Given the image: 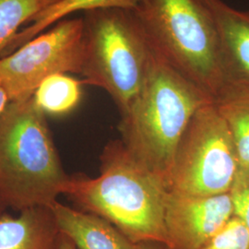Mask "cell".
<instances>
[{"label":"cell","mask_w":249,"mask_h":249,"mask_svg":"<svg viewBox=\"0 0 249 249\" xmlns=\"http://www.w3.org/2000/svg\"><path fill=\"white\" fill-rule=\"evenodd\" d=\"M100 159L98 177H70L64 195L81 211L112 223L135 244L170 247L164 222L167 185L136 160L121 140L108 143Z\"/></svg>","instance_id":"6da1fadb"},{"label":"cell","mask_w":249,"mask_h":249,"mask_svg":"<svg viewBox=\"0 0 249 249\" xmlns=\"http://www.w3.org/2000/svg\"><path fill=\"white\" fill-rule=\"evenodd\" d=\"M211 102L153 49L142 88L121 116V141L136 160L168 187L178 142L197 109Z\"/></svg>","instance_id":"7a4b0ae2"},{"label":"cell","mask_w":249,"mask_h":249,"mask_svg":"<svg viewBox=\"0 0 249 249\" xmlns=\"http://www.w3.org/2000/svg\"><path fill=\"white\" fill-rule=\"evenodd\" d=\"M69 179L45 113L33 97L10 102L0 115V205L18 213L51 207Z\"/></svg>","instance_id":"3957f363"},{"label":"cell","mask_w":249,"mask_h":249,"mask_svg":"<svg viewBox=\"0 0 249 249\" xmlns=\"http://www.w3.org/2000/svg\"><path fill=\"white\" fill-rule=\"evenodd\" d=\"M153 49L215 102L224 87L220 41L202 0H142L133 10Z\"/></svg>","instance_id":"277c9868"},{"label":"cell","mask_w":249,"mask_h":249,"mask_svg":"<svg viewBox=\"0 0 249 249\" xmlns=\"http://www.w3.org/2000/svg\"><path fill=\"white\" fill-rule=\"evenodd\" d=\"M83 83L102 88L124 115L142 88L153 48L133 10L84 13Z\"/></svg>","instance_id":"5b68a950"},{"label":"cell","mask_w":249,"mask_h":249,"mask_svg":"<svg viewBox=\"0 0 249 249\" xmlns=\"http://www.w3.org/2000/svg\"><path fill=\"white\" fill-rule=\"evenodd\" d=\"M238 168L231 130L211 102L197 109L178 142L168 188L196 196L226 194Z\"/></svg>","instance_id":"8992f818"},{"label":"cell","mask_w":249,"mask_h":249,"mask_svg":"<svg viewBox=\"0 0 249 249\" xmlns=\"http://www.w3.org/2000/svg\"><path fill=\"white\" fill-rule=\"evenodd\" d=\"M83 48V18H65L0 57V80L10 102L32 98L38 86L54 74H80Z\"/></svg>","instance_id":"52a82bcc"},{"label":"cell","mask_w":249,"mask_h":249,"mask_svg":"<svg viewBox=\"0 0 249 249\" xmlns=\"http://www.w3.org/2000/svg\"><path fill=\"white\" fill-rule=\"evenodd\" d=\"M233 217L229 193L196 196L168 189L164 222L171 249H198Z\"/></svg>","instance_id":"ba28073f"},{"label":"cell","mask_w":249,"mask_h":249,"mask_svg":"<svg viewBox=\"0 0 249 249\" xmlns=\"http://www.w3.org/2000/svg\"><path fill=\"white\" fill-rule=\"evenodd\" d=\"M204 2L213 13L220 41L224 87L218 99L249 94V10L234 9L223 0Z\"/></svg>","instance_id":"9c48e42d"},{"label":"cell","mask_w":249,"mask_h":249,"mask_svg":"<svg viewBox=\"0 0 249 249\" xmlns=\"http://www.w3.org/2000/svg\"><path fill=\"white\" fill-rule=\"evenodd\" d=\"M58 231L77 249H136L116 226L95 214L76 210L58 201L50 207Z\"/></svg>","instance_id":"30bf717a"},{"label":"cell","mask_w":249,"mask_h":249,"mask_svg":"<svg viewBox=\"0 0 249 249\" xmlns=\"http://www.w3.org/2000/svg\"><path fill=\"white\" fill-rule=\"evenodd\" d=\"M58 233L50 207L0 216V249H54Z\"/></svg>","instance_id":"8fae6325"},{"label":"cell","mask_w":249,"mask_h":249,"mask_svg":"<svg viewBox=\"0 0 249 249\" xmlns=\"http://www.w3.org/2000/svg\"><path fill=\"white\" fill-rule=\"evenodd\" d=\"M142 0H61L47 6L37 13L31 24L19 31L12 39L0 57L13 53L20 46L44 33L48 27L65 19L69 15L82 11L83 13L103 9H124L134 10Z\"/></svg>","instance_id":"7c38bea8"},{"label":"cell","mask_w":249,"mask_h":249,"mask_svg":"<svg viewBox=\"0 0 249 249\" xmlns=\"http://www.w3.org/2000/svg\"><path fill=\"white\" fill-rule=\"evenodd\" d=\"M82 83L68 74H54L38 86L33 98L45 115H67L80 104Z\"/></svg>","instance_id":"4fadbf2b"},{"label":"cell","mask_w":249,"mask_h":249,"mask_svg":"<svg viewBox=\"0 0 249 249\" xmlns=\"http://www.w3.org/2000/svg\"><path fill=\"white\" fill-rule=\"evenodd\" d=\"M214 104L231 130L239 166L249 168V94L225 95Z\"/></svg>","instance_id":"5bb4252c"},{"label":"cell","mask_w":249,"mask_h":249,"mask_svg":"<svg viewBox=\"0 0 249 249\" xmlns=\"http://www.w3.org/2000/svg\"><path fill=\"white\" fill-rule=\"evenodd\" d=\"M44 8L41 0H0V56L21 25Z\"/></svg>","instance_id":"9a60e30c"},{"label":"cell","mask_w":249,"mask_h":249,"mask_svg":"<svg viewBox=\"0 0 249 249\" xmlns=\"http://www.w3.org/2000/svg\"><path fill=\"white\" fill-rule=\"evenodd\" d=\"M198 249H249V231L233 216L221 231Z\"/></svg>","instance_id":"2e32d148"},{"label":"cell","mask_w":249,"mask_h":249,"mask_svg":"<svg viewBox=\"0 0 249 249\" xmlns=\"http://www.w3.org/2000/svg\"><path fill=\"white\" fill-rule=\"evenodd\" d=\"M229 194L233 207V216L241 220L249 231V168L239 166Z\"/></svg>","instance_id":"e0dca14e"},{"label":"cell","mask_w":249,"mask_h":249,"mask_svg":"<svg viewBox=\"0 0 249 249\" xmlns=\"http://www.w3.org/2000/svg\"><path fill=\"white\" fill-rule=\"evenodd\" d=\"M54 249H77V248L67 235L63 234L62 232L59 231L55 242Z\"/></svg>","instance_id":"ac0fdd59"},{"label":"cell","mask_w":249,"mask_h":249,"mask_svg":"<svg viewBox=\"0 0 249 249\" xmlns=\"http://www.w3.org/2000/svg\"><path fill=\"white\" fill-rule=\"evenodd\" d=\"M10 99L7 90L5 89L2 81L0 80V115L5 111V109L9 106Z\"/></svg>","instance_id":"d6986e66"},{"label":"cell","mask_w":249,"mask_h":249,"mask_svg":"<svg viewBox=\"0 0 249 249\" xmlns=\"http://www.w3.org/2000/svg\"><path fill=\"white\" fill-rule=\"evenodd\" d=\"M136 249H171L164 244L157 242H142L137 244Z\"/></svg>","instance_id":"ffe728a7"},{"label":"cell","mask_w":249,"mask_h":249,"mask_svg":"<svg viewBox=\"0 0 249 249\" xmlns=\"http://www.w3.org/2000/svg\"><path fill=\"white\" fill-rule=\"evenodd\" d=\"M41 1L45 4V7H47V6L55 4V3H57V2H59V1H61V0H41Z\"/></svg>","instance_id":"44dd1931"},{"label":"cell","mask_w":249,"mask_h":249,"mask_svg":"<svg viewBox=\"0 0 249 249\" xmlns=\"http://www.w3.org/2000/svg\"><path fill=\"white\" fill-rule=\"evenodd\" d=\"M3 213H4V208L0 205V216Z\"/></svg>","instance_id":"7402d4cb"},{"label":"cell","mask_w":249,"mask_h":249,"mask_svg":"<svg viewBox=\"0 0 249 249\" xmlns=\"http://www.w3.org/2000/svg\"><path fill=\"white\" fill-rule=\"evenodd\" d=\"M202 1H205V0H202Z\"/></svg>","instance_id":"603a6c76"}]
</instances>
